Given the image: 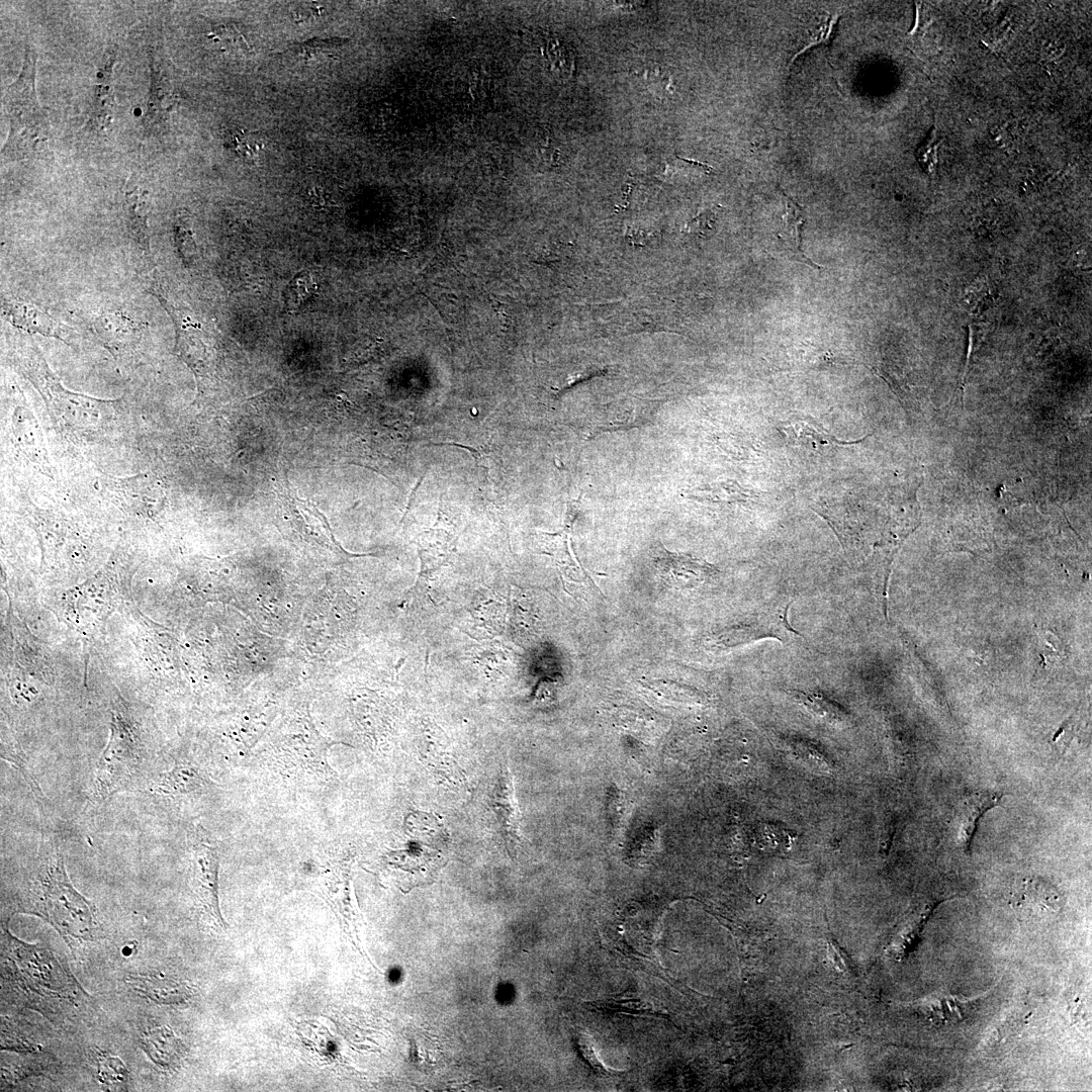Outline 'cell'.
<instances>
[{
  "label": "cell",
  "instance_id": "11",
  "mask_svg": "<svg viewBox=\"0 0 1092 1092\" xmlns=\"http://www.w3.org/2000/svg\"><path fill=\"white\" fill-rule=\"evenodd\" d=\"M658 407L654 400L629 398L607 404L596 412L585 428L586 439L602 433L639 428L652 421Z\"/></svg>",
  "mask_w": 1092,
  "mask_h": 1092
},
{
  "label": "cell",
  "instance_id": "18",
  "mask_svg": "<svg viewBox=\"0 0 1092 1092\" xmlns=\"http://www.w3.org/2000/svg\"><path fill=\"white\" fill-rule=\"evenodd\" d=\"M125 982L136 994L161 1005L183 1004L193 996L187 983L167 977L129 975Z\"/></svg>",
  "mask_w": 1092,
  "mask_h": 1092
},
{
  "label": "cell",
  "instance_id": "32",
  "mask_svg": "<svg viewBox=\"0 0 1092 1092\" xmlns=\"http://www.w3.org/2000/svg\"><path fill=\"white\" fill-rule=\"evenodd\" d=\"M225 147L240 159L253 161L258 158L264 146L256 132L238 127L228 132Z\"/></svg>",
  "mask_w": 1092,
  "mask_h": 1092
},
{
  "label": "cell",
  "instance_id": "7",
  "mask_svg": "<svg viewBox=\"0 0 1092 1092\" xmlns=\"http://www.w3.org/2000/svg\"><path fill=\"white\" fill-rule=\"evenodd\" d=\"M576 500L567 502V509L562 530L555 533L539 532L542 553L552 557L563 581L585 584L598 589L588 572L581 566L571 549V532L577 518Z\"/></svg>",
  "mask_w": 1092,
  "mask_h": 1092
},
{
  "label": "cell",
  "instance_id": "28",
  "mask_svg": "<svg viewBox=\"0 0 1092 1092\" xmlns=\"http://www.w3.org/2000/svg\"><path fill=\"white\" fill-rule=\"evenodd\" d=\"M173 235L175 247L183 264L191 267L197 260V246L191 216L185 209H179L175 213Z\"/></svg>",
  "mask_w": 1092,
  "mask_h": 1092
},
{
  "label": "cell",
  "instance_id": "5",
  "mask_svg": "<svg viewBox=\"0 0 1092 1092\" xmlns=\"http://www.w3.org/2000/svg\"><path fill=\"white\" fill-rule=\"evenodd\" d=\"M144 761L142 750L127 725L120 717H115L108 744L95 766L92 797L103 801L128 790L141 775Z\"/></svg>",
  "mask_w": 1092,
  "mask_h": 1092
},
{
  "label": "cell",
  "instance_id": "22",
  "mask_svg": "<svg viewBox=\"0 0 1092 1092\" xmlns=\"http://www.w3.org/2000/svg\"><path fill=\"white\" fill-rule=\"evenodd\" d=\"M126 229L134 244L142 252L150 253V235L148 219L151 199L149 192L135 184L129 183L124 191Z\"/></svg>",
  "mask_w": 1092,
  "mask_h": 1092
},
{
  "label": "cell",
  "instance_id": "12",
  "mask_svg": "<svg viewBox=\"0 0 1092 1092\" xmlns=\"http://www.w3.org/2000/svg\"><path fill=\"white\" fill-rule=\"evenodd\" d=\"M193 887L200 906L221 929L226 928L218 899L219 853L216 846L198 843L192 851Z\"/></svg>",
  "mask_w": 1092,
  "mask_h": 1092
},
{
  "label": "cell",
  "instance_id": "17",
  "mask_svg": "<svg viewBox=\"0 0 1092 1092\" xmlns=\"http://www.w3.org/2000/svg\"><path fill=\"white\" fill-rule=\"evenodd\" d=\"M95 335L112 354L132 349L141 340L142 326L121 312H106L92 322Z\"/></svg>",
  "mask_w": 1092,
  "mask_h": 1092
},
{
  "label": "cell",
  "instance_id": "30",
  "mask_svg": "<svg viewBox=\"0 0 1092 1092\" xmlns=\"http://www.w3.org/2000/svg\"><path fill=\"white\" fill-rule=\"evenodd\" d=\"M689 496L698 500L714 503H738L753 498V493L740 486L737 482L727 480L696 488Z\"/></svg>",
  "mask_w": 1092,
  "mask_h": 1092
},
{
  "label": "cell",
  "instance_id": "24",
  "mask_svg": "<svg viewBox=\"0 0 1092 1092\" xmlns=\"http://www.w3.org/2000/svg\"><path fill=\"white\" fill-rule=\"evenodd\" d=\"M782 431L794 445L816 452H825L833 448L855 444L866 438L856 441L840 440L822 427L804 420L791 422L782 428Z\"/></svg>",
  "mask_w": 1092,
  "mask_h": 1092
},
{
  "label": "cell",
  "instance_id": "3",
  "mask_svg": "<svg viewBox=\"0 0 1092 1092\" xmlns=\"http://www.w3.org/2000/svg\"><path fill=\"white\" fill-rule=\"evenodd\" d=\"M36 53L26 47L22 69L3 97L9 118V134L2 157L10 160L46 158L50 154V129L35 89Z\"/></svg>",
  "mask_w": 1092,
  "mask_h": 1092
},
{
  "label": "cell",
  "instance_id": "6",
  "mask_svg": "<svg viewBox=\"0 0 1092 1092\" xmlns=\"http://www.w3.org/2000/svg\"><path fill=\"white\" fill-rule=\"evenodd\" d=\"M102 487L108 497L131 513L153 518L167 500V486L154 472L127 477L106 476Z\"/></svg>",
  "mask_w": 1092,
  "mask_h": 1092
},
{
  "label": "cell",
  "instance_id": "9",
  "mask_svg": "<svg viewBox=\"0 0 1092 1092\" xmlns=\"http://www.w3.org/2000/svg\"><path fill=\"white\" fill-rule=\"evenodd\" d=\"M789 606L783 610H769L755 616L748 622H742L721 632L713 639L714 646L729 648L747 644L764 638H775L788 642L801 636L788 621Z\"/></svg>",
  "mask_w": 1092,
  "mask_h": 1092
},
{
  "label": "cell",
  "instance_id": "29",
  "mask_svg": "<svg viewBox=\"0 0 1092 1092\" xmlns=\"http://www.w3.org/2000/svg\"><path fill=\"white\" fill-rule=\"evenodd\" d=\"M95 1060L97 1077L104 1087L111 1090L126 1089L129 1073L119 1058L109 1053L98 1052Z\"/></svg>",
  "mask_w": 1092,
  "mask_h": 1092
},
{
  "label": "cell",
  "instance_id": "25",
  "mask_svg": "<svg viewBox=\"0 0 1092 1092\" xmlns=\"http://www.w3.org/2000/svg\"><path fill=\"white\" fill-rule=\"evenodd\" d=\"M784 197L785 213L783 215L779 238L784 242L787 249L792 252L797 260L812 268L820 269L821 266L808 258L801 247V231L805 221L803 208L790 196L784 194Z\"/></svg>",
  "mask_w": 1092,
  "mask_h": 1092
},
{
  "label": "cell",
  "instance_id": "14",
  "mask_svg": "<svg viewBox=\"0 0 1092 1092\" xmlns=\"http://www.w3.org/2000/svg\"><path fill=\"white\" fill-rule=\"evenodd\" d=\"M2 313L13 327L29 334L58 339L70 344V328L38 306L14 299L2 300Z\"/></svg>",
  "mask_w": 1092,
  "mask_h": 1092
},
{
  "label": "cell",
  "instance_id": "1",
  "mask_svg": "<svg viewBox=\"0 0 1092 1092\" xmlns=\"http://www.w3.org/2000/svg\"><path fill=\"white\" fill-rule=\"evenodd\" d=\"M22 904L26 912L42 917L64 937L80 942L98 937L94 904L74 888L58 848L38 866Z\"/></svg>",
  "mask_w": 1092,
  "mask_h": 1092
},
{
  "label": "cell",
  "instance_id": "38",
  "mask_svg": "<svg viewBox=\"0 0 1092 1092\" xmlns=\"http://www.w3.org/2000/svg\"><path fill=\"white\" fill-rule=\"evenodd\" d=\"M714 219L715 213L712 211L701 213L689 223V231L703 235L713 229Z\"/></svg>",
  "mask_w": 1092,
  "mask_h": 1092
},
{
  "label": "cell",
  "instance_id": "39",
  "mask_svg": "<svg viewBox=\"0 0 1092 1092\" xmlns=\"http://www.w3.org/2000/svg\"><path fill=\"white\" fill-rule=\"evenodd\" d=\"M1064 49V44L1058 40H1049L1041 49V56L1045 60H1055L1062 56Z\"/></svg>",
  "mask_w": 1092,
  "mask_h": 1092
},
{
  "label": "cell",
  "instance_id": "16",
  "mask_svg": "<svg viewBox=\"0 0 1092 1092\" xmlns=\"http://www.w3.org/2000/svg\"><path fill=\"white\" fill-rule=\"evenodd\" d=\"M350 862V860H340L329 863L321 872L316 882L320 895L327 901L337 917L345 923H348L355 914Z\"/></svg>",
  "mask_w": 1092,
  "mask_h": 1092
},
{
  "label": "cell",
  "instance_id": "27",
  "mask_svg": "<svg viewBox=\"0 0 1092 1092\" xmlns=\"http://www.w3.org/2000/svg\"><path fill=\"white\" fill-rule=\"evenodd\" d=\"M1026 915H1041L1056 912L1057 897L1046 885L1027 883L1022 886L1015 903Z\"/></svg>",
  "mask_w": 1092,
  "mask_h": 1092
},
{
  "label": "cell",
  "instance_id": "31",
  "mask_svg": "<svg viewBox=\"0 0 1092 1092\" xmlns=\"http://www.w3.org/2000/svg\"><path fill=\"white\" fill-rule=\"evenodd\" d=\"M792 697L807 707L817 716L827 720L831 723H841L845 721L846 712L838 703L825 698L820 694L805 693L800 691H788Z\"/></svg>",
  "mask_w": 1092,
  "mask_h": 1092
},
{
  "label": "cell",
  "instance_id": "2",
  "mask_svg": "<svg viewBox=\"0 0 1092 1092\" xmlns=\"http://www.w3.org/2000/svg\"><path fill=\"white\" fill-rule=\"evenodd\" d=\"M403 845L385 854L403 892L432 884L446 864L451 843L444 822L435 814L413 810L404 820Z\"/></svg>",
  "mask_w": 1092,
  "mask_h": 1092
},
{
  "label": "cell",
  "instance_id": "21",
  "mask_svg": "<svg viewBox=\"0 0 1092 1092\" xmlns=\"http://www.w3.org/2000/svg\"><path fill=\"white\" fill-rule=\"evenodd\" d=\"M141 1045L148 1057L164 1070H175L184 1057L180 1038L165 1025L149 1028L141 1035Z\"/></svg>",
  "mask_w": 1092,
  "mask_h": 1092
},
{
  "label": "cell",
  "instance_id": "19",
  "mask_svg": "<svg viewBox=\"0 0 1092 1092\" xmlns=\"http://www.w3.org/2000/svg\"><path fill=\"white\" fill-rule=\"evenodd\" d=\"M1002 795L993 791H980L967 795L956 813V826L959 841L966 851H970L974 834L984 814L999 805Z\"/></svg>",
  "mask_w": 1092,
  "mask_h": 1092
},
{
  "label": "cell",
  "instance_id": "10",
  "mask_svg": "<svg viewBox=\"0 0 1092 1092\" xmlns=\"http://www.w3.org/2000/svg\"><path fill=\"white\" fill-rule=\"evenodd\" d=\"M419 752L423 763L442 783L452 789H466V778L450 747L445 732L434 723L424 722L419 735Z\"/></svg>",
  "mask_w": 1092,
  "mask_h": 1092
},
{
  "label": "cell",
  "instance_id": "37",
  "mask_svg": "<svg viewBox=\"0 0 1092 1092\" xmlns=\"http://www.w3.org/2000/svg\"><path fill=\"white\" fill-rule=\"evenodd\" d=\"M990 296L988 289L981 285L969 292L967 302L972 310L984 309L990 305Z\"/></svg>",
  "mask_w": 1092,
  "mask_h": 1092
},
{
  "label": "cell",
  "instance_id": "23",
  "mask_svg": "<svg viewBox=\"0 0 1092 1092\" xmlns=\"http://www.w3.org/2000/svg\"><path fill=\"white\" fill-rule=\"evenodd\" d=\"M207 785L197 767L189 762H176L170 770L159 775L152 792L164 796L189 795L206 789Z\"/></svg>",
  "mask_w": 1092,
  "mask_h": 1092
},
{
  "label": "cell",
  "instance_id": "20",
  "mask_svg": "<svg viewBox=\"0 0 1092 1092\" xmlns=\"http://www.w3.org/2000/svg\"><path fill=\"white\" fill-rule=\"evenodd\" d=\"M115 60V51L108 49L102 58L97 73V81L88 120V124L92 128L104 129L111 123L114 105L112 71Z\"/></svg>",
  "mask_w": 1092,
  "mask_h": 1092
},
{
  "label": "cell",
  "instance_id": "15",
  "mask_svg": "<svg viewBox=\"0 0 1092 1092\" xmlns=\"http://www.w3.org/2000/svg\"><path fill=\"white\" fill-rule=\"evenodd\" d=\"M11 431L19 450L43 474L53 477L52 465L37 419L23 405L14 408Z\"/></svg>",
  "mask_w": 1092,
  "mask_h": 1092
},
{
  "label": "cell",
  "instance_id": "40",
  "mask_svg": "<svg viewBox=\"0 0 1092 1092\" xmlns=\"http://www.w3.org/2000/svg\"><path fill=\"white\" fill-rule=\"evenodd\" d=\"M134 950H135L134 944L127 942L122 946L121 953L124 957H129V956L133 954Z\"/></svg>",
  "mask_w": 1092,
  "mask_h": 1092
},
{
  "label": "cell",
  "instance_id": "34",
  "mask_svg": "<svg viewBox=\"0 0 1092 1092\" xmlns=\"http://www.w3.org/2000/svg\"><path fill=\"white\" fill-rule=\"evenodd\" d=\"M941 140L938 139L936 129L932 128L926 140L916 151V158L921 167L928 175H933L937 166V152Z\"/></svg>",
  "mask_w": 1092,
  "mask_h": 1092
},
{
  "label": "cell",
  "instance_id": "13",
  "mask_svg": "<svg viewBox=\"0 0 1092 1092\" xmlns=\"http://www.w3.org/2000/svg\"><path fill=\"white\" fill-rule=\"evenodd\" d=\"M502 839L510 852L521 845V816L515 795L513 777L508 764H503L488 795Z\"/></svg>",
  "mask_w": 1092,
  "mask_h": 1092
},
{
  "label": "cell",
  "instance_id": "4",
  "mask_svg": "<svg viewBox=\"0 0 1092 1092\" xmlns=\"http://www.w3.org/2000/svg\"><path fill=\"white\" fill-rule=\"evenodd\" d=\"M16 359L22 373L38 390L52 418L61 428L76 432L93 431L110 418L116 400L99 399L67 389L33 344L20 349Z\"/></svg>",
  "mask_w": 1092,
  "mask_h": 1092
},
{
  "label": "cell",
  "instance_id": "8",
  "mask_svg": "<svg viewBox=\"0 0 1092 1092\" xmlns=\"http://www.w3.org/2000/svg\"><path fill=\"white\" fill-rule=\"evenodd\" d=\"M652 562L659 579L677 589L695 588L718 573L707 561L690 554L670 552L660 543L653 549Z\"/></svg>",
  "mask_w": 1092,
  "mask_h": 1092
},
{
  "label": "cell",
  "instance_id": "33",
  "mask_svg": "<svg viewBox=\"0 0 1092 1092\" xmlns=\"http://www.w3.org/2000/svg\"><path fill=\"white\" fill-rule=\"evenodd\" d=\"M316 283L309 271H301L290 281L284 291V303L289 312L296 311L316 290Z\"/></svg>",
  "mask_w": 1092,
  "mask_h": 1092
},
{
  "label": "cell",
  "instance_id": "36",
  "mask_svg": "<svg viewBox=\"0 0 1092 1092\" xmlns=\"http://www.w3.org/2000/svg\"><path fill=\"white\" fill-rule=\"evenodd\" d=\"M637 75L652 89L657 92H669L671 79L670 74L663 67L649 65L641 68Z\"/></svg>",
  "mask_w": 1092,
  "mask_h": 1092
},
{
  "label": "cell",
  "instance_id": "26",
  "mask_svg": "<svg viewBox=\"0 0 1092 1092\" xmlns=\"http://www.w3.org/2000/svg\"><path fill=\"white\" fill-rule=\"evenodd\" d=\"M174 105L172 88L158 64L151 69V87L148 99L146 120L150 125L158 124Z\"/></svg>",
  "mask_w": 1092,
  "mask_h": 1092
},
{
  "label": "cell",
  "instance_id": "35",
  "mask_svg": "<svg viewBox=\"0 0 1092 1092\" xmlns=\"http://www.w3.org/2000/svg\"><path fill=\"white\" fill-rule=\"evenodd\" d=\"M208 37L215 42L222 43V46L228 49H242L248 47L245 34L233 23L213 26V31Z\"/></svg>",
  "mask_w": 1092,
  "mask_h": 1092
}]
</instances>
